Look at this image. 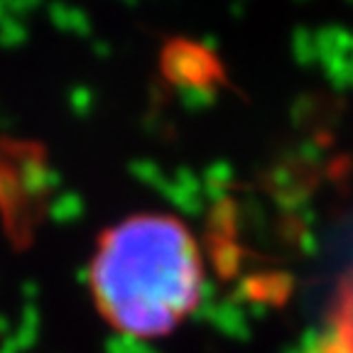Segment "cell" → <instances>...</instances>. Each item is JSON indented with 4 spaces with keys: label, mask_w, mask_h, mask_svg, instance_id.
Instances as JSON below:
<instances>
[{
    "label": "cell",
    "mask_w": 353,
    "mask_h": 353,
    "mask_svg": "<svg viewBox=\"0 0 353 353\" xmlns=\"http://www.w3.org/2000/svg\"><path fill=\"white\" fill-rule=\"evenodd\" d=\"M91 287L101 314L118 331L170 334L199 302L196 243L172 216H130L101 236Z\"/></svg>",
    "instance_id": "cell-1"
}]
</instances>
